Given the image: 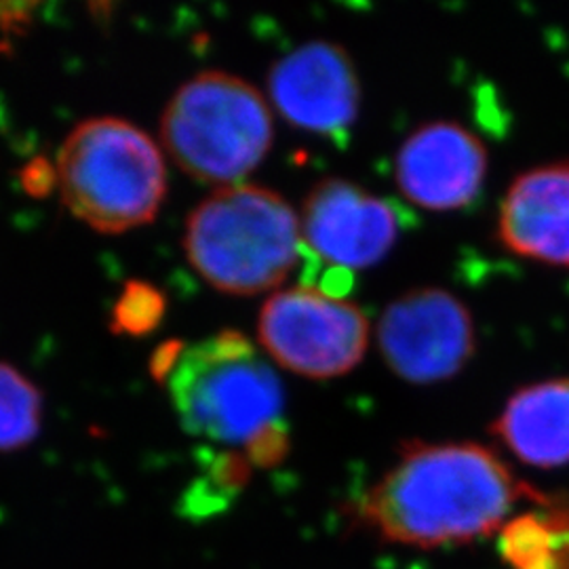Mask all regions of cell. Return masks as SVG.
Returning <instances> with one entry per match:
<instances>
[{
    "instance_id": "9",
    "label": "cell",
    "mask_w": 569,
    "mask_h": 569,
    "mask_svg": "<svg viewBox=\"0 0 569 569\" xmlns=\"http://www.w3.org/2000/svg\"><path fill=\"white\" fill-rule=\"evenodd\" d=\"M270 98L284 121L323 138H342L359 117L361 84L336 42L312 41L274 63Z\"/></svg>"
},
{
    "instance_id": "8",
    "label": "cell",
    "mask_w": 569,
    "mask_h": 569,
    "mask_svg": "<svg viewBox=\"0 0 569 569\" xmlns=\"http://www.w3.org/2000/svg\"><path fill=\"white\" fill-rule=\"evenodd\" d=\"M406 216L395 204L348 180H323L306 197L300 216L308 253L338 270L382 262L399 241Z\"/></svg>"
},
{
    "instance_id": "11",
    "label": "cell",
    "mask_w": 569,
    "mask_h": 569,
    "mask_svg": "<svg viewBox=\"0 0 569 569\" xmlns=\"http://www.w3.org/2000/svg\"><path fill=\"white\" fill-rule=\"evenodd\" d=\"M498 239L510 253L569 270V163L517 176L500 203Z\"/></svg>"
},
{
    "instance_id": "10",
    "label": "cell",
    "mask_w": 569,
    "mask_h": 569,
    "mask_svg": "<svg viewBox=\"0 0 569 569\" xmlns=\"http://www.w3.org/2000/svg\"><path fill=\"white\" fill-rule=\"evenodd\" d=\"M486 176V146L453 121L418 127L395 157L397 188L409 203L430 211H453L472 203Z\"/></svg>"
},
{
    "instance_id": "7",
    "label": "cell",
    "mask_w": 569,
    "mask_h": 569,
    "mask_svg": "<svg viewBox=\"0 0 569 569\" xmlns=\"http://www.w3.org/2000/svg\"><path fill=\"white\" fill-rule=\"evenodd\" d=\"M378 346L390 371L411 385L453 378L475 355L477 331L467 305L439 287L399 296L378 321Z\"/></svg>"
},
{
    "instance_id": "3",
    "label": "cell",
    "mask_w": 569,
    "mask_h": 569,
    "mask_svg": "<svg viewBox=\"0 0 569 569\" xmlns=\"http://www.w3.org/2000/svg\"><path fill=\"white\" fill-rule=\"evenodd\" d=\"M183 249L211 287L256 296L283 284L300 262V216L274 190L232 183L190 213Z\"/></svg>"
},
{
    "instance_id": "6",
    "label": "cell",
    "mask_w": 569,
    "mask_h": 569,
    "mask_svg": "<svg viewBox=\"0 0 569 569\" xmlns=\"http://www.w3.org/2000/svg\"><path fill=\"white\" fill-rule=\"evenodd\" d=\"M258 336L279 366L305 378L329 380L350 373L366 359L371 331L359 306L308 283L266 300Z\"/></svg>"
},
{
    "instance_id": "13",
    "label": "cell",
    "mask_w": 569,
    "mask_h": 569,
    "mask_svg": "<svg viewBox=\"0 0 569 569\" xmlns=\"http://www.w3.org/2000/svg\"><path fill=\"white\" fill-rule=\"evenodd\" d=\"M509 569H569V496H545L500 529Z\"/></svg>"
},
{
    "instance_id": "1",
    "label": "cell",
    "mask_w": 569,
    "mask_h": 569,
    "mask_svg": "<svg viewBox=\"0 0 569 569\" xmlns=\"http://www.w3.org/2000/svg\"><path fill=\"white\" fill-rule=\"evenodd\" d=\"M545 496L479 443H409L359 500V521L382 540L437 549L505 528L517 505Z\"/></svg>"
},
{
    "instance_id": "4",
    "label": "cell",
    "mask_w": 569,
    "mask_h": 569,
    "mask_svg": "<svg viewBox=\"0 0 569 569\" xmlns=\"http://www.w3.org/2000/svg\"><path fill=\"white\" fill-rule=\"evenodd\" d=\"M58 183L68 211L103 234L150 224L167 190L159 146L131 122L89 119L58 154Z\"/></svg>"
},
{
    "instance_id": "15",
    "label": "cell",
    "mask_w": 569,
    "mask_h": 569,
    "mask_svg": "<svg viewBox=\"0 0 569 569\" xmlns=\"http://www.w3.org/2000/svg\"><path fill=\"white\" fill-rule=\"evenodd\" d=\"M164 312L163 293L148 283L124 284L112 312V327L119 333L143 336L159 326Z\"/></svg>"
},
{
    "instance_id": "5",
    "label": "cell",
    "mask_w": 569,
    "mask_h": 569,
    "mask_svg": "<svg viewBox=\"0 0 569 569\" xmlns=\"http://www.w3.org/2000/svg\"><path fill=\"white\" fill-rule=\"evenodd\" d=\"M272 112L249 82L209 70L183 82L167 103L161 140L190 178L220 188L241 183L272 146Z\"/></svg>"
},
{
    "instance_id": "12",
    "label": "cell",
    "mask_w": 569,
    "mask_h": 569,
    "mask_svg": "<svg viewBox=\"0 0 569 569\" xmlns=\"http://www.w3.org/2000/svg\"><path fill=\"white\" fill-rule=\"evenodd\" d=\"M491 435L528 467L569 465V378L519 388L493 420Z\"/></svg>"
},
{
    "instance_id": "14",
    "label": "cell",
    "mask_w": 569,
    "mask_h": 569,
    "mask_svg": "<svg viewBox=\"0 0 569 569\" xmlns=\"http://www.w3.org/2000/svg\"><path fill=\"white\" fill-rule=\"evenodd\" d=\"M42 399L16 367L0 363V451L32 443L41 430Z\"/></svg>"
},
{
    "instance_id": "2",
    "label": "cell",
    "mask_w": 569,
    "mask_h": 569,
    "mask_svg": "<svg viewBox=\"0 0 569 569\" xmlns=\"http://www.w3.org/2000/svg\"><path fill=\"white\" fill-rule=\"evenodd\" d=\"M163 382L190 435L220 446H243L258 465H272L283 456L281 380L241 333L222 331L186 346Z\"/></svg>"
}]
</instances>
